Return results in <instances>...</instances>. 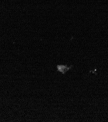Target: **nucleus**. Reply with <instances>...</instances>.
Returning a JSON list of instances; mask_svg holds the SVG:
<instances>
[{
	"mask_svg": "<svg viewBox=\"0 0 108 122\" xmlns=\"http://www.w3.org/2000/svg\"><path fill=\"white\" fill-rule=\"evenodd\" d=\"M70 68L64 65H61V66H57V69L59 71H61L62 72L63 74H64V73L67 71Z\"/></svg>",
	"mask_w": 108,
	"mask_h": 122,
	"instance_id": "f257e3e1",
	"label": "nucleus"
}]
</instances>
